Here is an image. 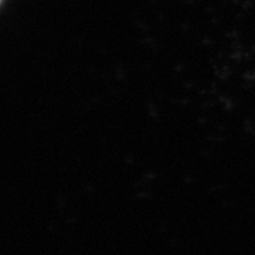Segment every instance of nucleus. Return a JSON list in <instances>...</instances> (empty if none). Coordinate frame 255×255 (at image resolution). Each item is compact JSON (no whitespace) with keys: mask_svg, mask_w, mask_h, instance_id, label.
<instances>
[{"mask_svg":"<svg viewBox=\"0 0 255 255\" xmlns=\"http://www.w3.org/2000/svg\"><path fill=\"white\" fill-rule=\"evenodd\" d=\"M1 1H3V0H0V3H1Z\"/></svg>","mask_w":255,"mask_h":255,"instance_id":"obj_1","label":"nucleus"}]
</instances>
